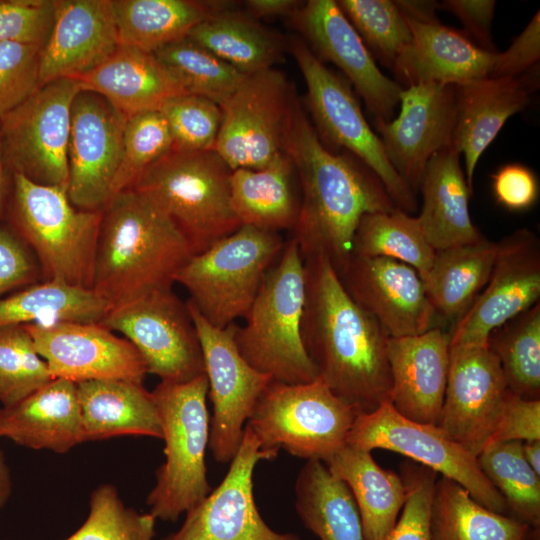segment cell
Returning a JSON list of instances; mask_svg holds the SVG:
<instances>
[{
  "label": "cell",
  "mask_w": 540,
  "mask_h": 540,
  "mask_svg": "<svg viewBox=\"0 0 540 540\" xmlns=\"http://www.w3.org/2000/svg\"><path fill=\"white\" fill-rule=\"evenodd\" d=\"M305 303L301 335L317 378L358 414L389 402L390 336L344 288L323 256L304 260Z\"/></svg>",
  "instance_id": "cell-1"
},
{
  "label": "cell",
  "mask_w": 540,
  "mask_h": 540,
  "mask_svg": "<svg viewBox=\"0 0 540 540\" xmlns=\"http://www.w3.org/2000/svg\"><path fill=\"white\" fill-rule=\"evenodd\" d=\"M283 151L292 159L300 208L292 239L303 259L326 257L339 272L352 256L360 219L396 205L378 176L352 154L332 152L320 141L298 99Z\"/></svg>",
  "instance_id": "cell-2"
},
{
  "label": "cell",
  "mask_w": 540,
  "mask_h": 540,
  "mask_svg": "<svg viewBox=\"0 0 540 540\" xmlns=\"http://www.w3.org/2000/svg\"><path fill=\"white\" fill-rule=\"evenodd\" d=\"M193 252L180 230L149 197L130 187L102 209L92 289L111 307L172 289Z\"/></svg>",
  "instance_id": "cell-3"
},
{
  "label": "cell",
  "mask_w": 540,
  "mask_h": 540,
  "mask_svg": "<svg viewBox=\"0 0 540 540\" xmlns=\"http://www.w3.org/2000/svg\"><path fill=\"white\" fill-rule=\"evenodd\" d=\"M10 227L34 255L43 280L92 289L101 211L76 208L67 190L11 174Z\"/></svg>",
  "instance_id": "cell-4"
},
{
  "label": "cell",
  "mask_w": 540,
  "mask_h": 540,
  "mask_svg": "<svg viewBox=\"0 0 540 540\" xmlns=\"http://www.w3.org/2000/svg\"><path fill=\"white\" fill-rule=\"evenodd\" d=\"M304 303V259L291 238L264 276L245 325L235 331L242 357L275 381L304 384L318 379L302 341Z\"/></svg>",
  "instance_id": "cell-5"
},
{
  "label": "cell",
  "mask_w": 540,
  "mask_h": 540,
  "mask_svg": "<svg viewBox=\"0 0 540 540\" xmlns=\"http://www.w3.org/2000/svg\"><path fill=\"white\" fill-rule=\"evenodd\" d=\"M231 174L215 150L172 148L144 170L132 188L167 214L194 255L241 226L231 205Z\"/></svg>",
  "instance_id": "cell-6"
},
{
  "label": "cell",
  "mask_w": 540,
  "mask_h": 540,
  "mask_svg": "<svg viewBox=\"0 0 540 540\" xmlns=\"http://www.w3.org/2000/svg\"><path fill=\"white\" fill-rule=\"evenodd\" d=\"M152 394L161 418L165 461L155 471L146 504L156 519L175 522L212 491L205 461L210 436L207 377L160 382Z\"/></svg>",
  "instance_id": "cell-7"
},
{
  "label": "cell",
  "mask_w": 540,
  "mask_h": 540,
  "mask_svg": "<svg viewBox=\"0 0 540 540\" xmlns=\"http://www.w3.org/2000/svg\"><path fill=\"white\" fill-rule=\"evenodd\" d=\"M284 245L277 232L241 225L192 255L175 283L188 290L189 300L210 324L225 328L245 316Z\"/></svg>",
  "instance_id": "cell-8"
},
{
  "label": "cell",
  "mask_w": 540,
  "mask_h": 540,
  "mask_svg": "<svg viewBox=\"0 0 540 540\" xmlns=\"http://www.w3.org/2000/svg\"><path fill=\"white\" fill-rule=\"evenodd\" d=\"M358 412L319 379L304 384L272 380L245 426L265 450H285L325 462L346 444Z\"/></svg>",
  "instance_id": "cell-9"
},
{
  "label": "cell",
  "mask_w": 540,
  "mask_h": 540,
  "mask_svg": "<svg viewBox=\"0 0 540 540\" xmlns=\"http://www.w3.org/2000/svg\"><path fill=\"white\" fill-rule=\"evenodd\" d=\"M289 50L305 80L306 104L322 144L332 152L342 148L358 158L378 176L397 208L415 212L416 193L392 167L350 83L326 67L301 37H291Z\"/></svg>",
  "instance_id": "cell-10"
},
{
  "label": "cell",
  "mask_w": 540,
  "mask_h": 540,
  "mask_svg": "<svg viewBox=\"0 0 540 540\" xmlns=\"http://www.w3.org/2000/svg\"><path fill=\"white\" fill-rule=\"evenodd\" d=\"M80 90L75 78L48 82L0 118V142L11 174L67 190L71 110Z\"/></svg>",
  "instance_id": "cell-11"
},
{
  "label": "cell",
  "mask_w": 540,
  "mask_h": 540,
  "mask_svg": "<svg viewBox=\"0 0 540 540\" xmlns=\"http://www.w3.org/2000/svg\"><path fill=\"white\" fill-rule=\"evenodd\" d=\"M346 443L369 451L385 449L404 455L461 485L482 506L505 514L508 506L482 472L477 457L438 425L422 424L400 415L385 402L356 416Z\"/></svg>",
  "instance_id": "cell-12"
},
{
  "label": "cell",
  "mask_w": 540,
  "mask_h": 540,
  "mask_svg": "<svg viewBox=\"0 0 540 540\" xmlns=\"http://www.w3.org/2000/svg\"><path fill=\"white\" fill-rule=\"evenodd\" d=\"M100 324L123 334L141 355L147 373L161 382L184 383L205 374L189 308L172 289L113 307Z\"/></svg>",
  "instance_id": "cell-13"
},
{
  "label": "cell",
  "mask_w": 540,
  "mask_h": 540,
  "mask_svg": "<svg viewBox=\"0 0 540 540\" xmlns=\"http://www.w3.org/2000/svg\"><path fill=\"white\" fill-rule=\"evenodd\" d=\"M297 101L293 85L274 67L247 75L220 105L214 150L232 170L266 166L283 151Z\"/></svg>",
  "instance_id": "cell-14"
},
{
  "label": "cell",
  "mask_w": 540,
  "mask_h": 540,
  "mask_svg": "<svg viewBox=\"0 0 540 540\" xmlns=\"http://www.w3.org/2000/svg\"><path fill=\"white\" fill-rule=\"evenodd\" d=\"M186 303L200 340L213 405L209 448L218 463L227 464L239 449L257 400L273 379L242 357L235 341V323L214 327L190 300Z\"/></svg>",
  "instance_id": "cell-15"
},
{
  "label": "cell",
  "mask_w": 540,
  "mask_h": 540,
  "mask_svg": "<svg viewBox=\"0 0 540 540\" xmlns=\"http://www.w3.org/2000/svg\"><path fill=\"white\" fill-rule=\"evenodd\" d=\"M278 451L262 449L245 426L241 444L222 482L185 513L181 527L160 540H300L273 530L261 517L254 499L253 474L261 460Z\"/></svg>",
  "instance_id": "cell-16"
},
{
  "label": "cell",
  "mask_w": 540,
  "mask_h": 540,
  "mask_svg": "<svg viewBox=\"0 0 540 540\" xmlns=\"http://www.w3.org/2000/svg\"><path fill=\"white\" fill-rule=\"evenodd\" d=\"M290 18L315 56L343 72L364 100L375 123L390 121L403 87L381 72L337 2L306 1Z\"/></svg>",
  "instance_id": "cell-17"
},
{
  "label": "cell",
  "mask_w": 540,
  "mask_h": 540,
  "mask_svg": "<svg viewBox=\"0 0 540 540\" xmlns=\"http://www.w3.org/2000/svg\"><path fill=\"white\" fill-rule=\"evenodd\" d=\"M126 120L94 92L80 90L74 98L67 195L76 208L101 211L112 197L122 158Z\"/></svg>",
  "instance_id": "cell-18"
},
{
  "label": "cell",
  "mask_w": 540,
  "mask_h": 540,
  "mask_svg": "<svg viewBox=\"0 0 540 540\" xmlns=\"http://www.w3.org/2000/svg\"><path fill=\"white\" fill-rule=\"evenodd\" d=\"M507 391L499 359L488 343L450 346L437 425L477 457L490 441Z\"/></svg>",
  "instance_id": "cell-19"
},
{
  "label": "cell",
  "mask_w": 540,
  "mask_h": 540,
  "mask_svg": "<svg viewBox=\"0 0 540 540\" xmlns=\"http://www.w3.org/2000/svg\"><path fill=\"white\" fill-rule=\"evenodd\" d=\"M540 242L528 229H518L498 242L485 287L456 321L450 346L487 344L490 333L539 302Z\"/></svg>",
  "instance_id": "cell-20"
},
{
  "label": "cell",
  "mask_w": 540,
  "mask_h": 540,
  "mask_svg": "<svg viewBox=\"0 0 540 540\" xmlns=\"http://www.w3.org/2000/svg\"><path fill=\"white\" fill-rule=\"evenodd\" d=\"M400 112L388 122L375 123L392 167L416 193L430 158L452 145L455 86L422 83L403 88Z\"/></svg>",
  "instance_id": "cell-21"
},
{
  "label": "cell",
  "mask_w": 540,
  "mask_h": 540,
  "mask_svg": "<svg viewBox=\"0 0 540 540\" xmlns=\"http://www.w3.org/2000/svg\"><path fill=\"white\" fill-rule=\"evenodd\" d=\"M54 378L74 383L122 379L143 383L145 363L125 338L100 323L25 324Z\"/></svg>",
  "instance_id": "cell-22"
},
{
  "label": "cell",
  "mask_w": 540,
  "mask_h": 540,
  "mask_svg": "<svg viewBox=\"0 0 540 540\" xmlns=\"http://www.w3.org/2000/svg\"><path fill=\"white\" fill-rule=\"evenodd\" d=\"M350 297L390 337L414 336L433 328L437 315L415 269L385 257L352 255L337 272Z\"/></svg>",
  "instance_id": "cell-23"
},
{
  "label": "cell",
  "mask_w": 540,
  "mask_h": 540,
  "mask_svg": "<svg viewBox=\"0 0 540 540\" xmlns=\"http://www.w3.org/2000/svg\"><path fill=\"white\" fill-rule=\"evenodd\" d=\"M119 47L111 0H55L54 21L39 57L40 86L78 79Z\"/></svg>",
  "instance_id": "cell-24"
},
{
  "label": "cell",
  "mask_w": 540,
  "mask_h": 540,
  "mask_svg": "<svg viewBox=\"0 0 540 540\" xmlns=\"http://www.w3.org/2000/svg\"><path fill=\"white\" fill-rule=\"evenodd\" d=\"M387 357L392 407L409 420L437 425L449 370L450 333L433 327L414 336L390 337Z\"/></svg>",
  "instance_id": "cell-25"
},
{
  "label": "cell",
  "mask_w": 540,
  "mask_h": 540,
  "mask_svg": "<svg viewBox=\"0 0 540 540\" xmlns=\"http://www.w3.org/2000/svg\"><path fill=\"white\" fill-rule=\"evenodd\" d=\"M538 65L517 77H487L455 86L452 146L464 156L472 192L476 165L506 121L526 108L539 86Z\"/></svg>",
  "instance_id": "cell-26"
},
{
  "label": "cell",
  "mask_w": 540,
  "mask_h": 540,
  "mask_svg": "<svg viewBox=\"0 0 540 540\" xmlns=\"http://www.w3.org/2000/svg\"><path fill=\"white\" fill-rule=\"evenodd\" d=\"M404 17L412 40L392 69L399 82L407 87L422 83L461 86L490 76L498 52L481 48L464 31L445 26L437 18Z\"/></svg>",
  "instance_id": "cell-27"
},
{
  "label": "cell",
  "mask_w": 540,
  "mask_h": 540,
  "mask_svg": "<svg viewBox=\"0 0 540 540\" xmlns=\"http://www.w3.org/2000/svg\"><path fill=\"white\" fill-rule=\"evenodd\" d=\"M63 454L84 442L76 383L55 378L10 407H0V438Z\"/></svg>",
  "instance_id": "cell-28"
},
{
  "label": "cell",
  "mask_w": 540,
  "mask_h": 540,
  "mask_svg": "<svg viewBox=\"0 0 540 540\" xmlns=\"http://www.w3.org/2000/svg\"><path fill=\"white\" fill-rule=\"evenodd\" d=\"M78 80L81 90L102 96L126 118L160 111L169 100L187 93L154 53L120 45Z\"/></svg>",
  "instance_id": "cell-29"
},
{
  "label": "cell",
  "mask_w": 540,
  "mask_h": 540,
  "mask_svg": "<svg viewBox=\"0 0 540 540\" xmlns=\"http://www.w3.org/2000/svg\"><path fill=\"white\" fill-rule=\"evenodd\" d=\"M419 190L423 202L417 219L435 251L483 238L472 222L468 208L472 192L460 164V153L452 145L430 158Z\"/></svg>",
  "instance_id": "cell-30"
},
{
  "label": "cell",
  "mask_w": 540,
  "mask_h": 540,
  "mask_svg": "<svg viewBox=\"0 0 540 540\" xmlns=\"http://www.w3.org/2000/svg\"><path fill=\"white\" fill-rule=\"evenodd\" d=\"M76 388L84 442L123 435L163 438L157 404L143 384L103 379L78 382Z\"/></svg>",
  "instance_id": "cell-31"
},
{
  "label": "cell",
  "mask_w": 540,
  "mask_h": 540,
  "mask_svg": "<svg viewBox=\"0 0 540 540\" xmlns=\"http://www.w3.org/2000/svg\"><path fill=\"white\" fill-rule=\"evenodd\" d=\"M231 205L241 225L292 230L300 208L295 165L282 151L260 169L237 168L230 180Z\"/></svg>",
  "instance_id": "cell-32"
},
{
  "label": "cell",
  "mask_w": 540,
  "mask_h": 540,
  "mask_svg": "<svg viewBox=\"0 0 540 540\" xmlns=\"http://www.w3.org/2000/svg\"><path fill=\"white\" fill-rule=\"evenodd\" d=\"M324 464L349 488L360 515L363 540H382L394 527L405 502L402 477L380 467L371 451L348 443Z\"/></svg>",
  "instance_id": "cell-33"
},
{
  "label": "cell",
  "mask_w": 540,
  "mask_h": 540,
  "mask_svg": "<svg viewBox=\"0 0 540 540\" xmlns=\"http://www.w3.org/2000/svg\"><path fill=\"white\" fill-rule=\"evenodd\" d=\"M118 42L154 53L186 38L200 22L231 6L228 1L111 0Z\"/></svg>",
  "instance_id": "cell-34"
},
{
  "label": "cell",
  "mask_w": 540,
  "mask_h": 540,
  "mask_svg": "<svg viewBox=\"0 0 540 540\" xmlns=\"http://www.w3.org/2000/svg\"><path fill=\"white\" fill-rule=\"evenodd\" d=\"M187 38L245 75L273 68L285 50L277 33L230 6L197 24Z\"/></svg>",
  "instance_id": "cell-35"
},
{
  "label": "cell",
  "mask_w": 540,
  "mask_h": 540,
  "mask_svg": "<svg viewBox=\"0 0 540 540\" xmlns=\"http://www.w3.org/2000/svg\"><path fill=\"white\" fill-rule=\"evenodd\" d=\"M498 250V242H477L436 251L423 280L437 315L458 321L485 287Z\"/></svg>",
  "instance_id": "cell-36"
},
{
  "label": "cell",
  "mask_w": 540,
  "mask_h": 540,
  "mask_svg": "<svg viewBox=\"0 0 540 540\" xmlns=\"http://www.w3.org/2000/svg\"><path fill=\"white\" fill-rule=\"evenodd\" d=\"M300 521L319 540H363L360 515L347 485L324 462L307 460L295 483Z\"/></svg>",
  "instance_id": "cell-37"
},
{
  "label": "cell",
  "mask_w": 540,
  "mask_h": 540,
  "mask_svg": "<svg viewBox=\"0 0 540 540\" xmlns=\"http://www.w3.org/2000/svg\"><path fill=\"white\" fill-rule=\"evenodd\" d=\"M529 526L487 509L455 481L437 477L430 504V540H524Z\"/></svg>",
  "instance_id": "cell-38"
},
{
  "label": "cell",
  "mask_w": 540,
  "mask_h": 540,
  "mask_svg": "<svg viewBox=\"0 0 540 540\" xmlns=\"http://www.w3.org/2000/svg\"><path fill=\"white\" fill-rule=\"evenodd\" d=\"M111 308L93 289L43 280L0 299V328L63 322L100 323Z\"/></svg>",
  "instance_id": "cell-39"
},
{
  "label": "cell",
  "mask_w": 540,
  "mask_h": 540,
  "mask_svg": "<svg viewBox=\"0 0 540 540\" xmlns=\"http://www.w3.org/2000/svg\"><path fill=\"white\" fill-rule=\"evenodd\" d=\"M352 255L385 257L415 269L422 280L428 275L436 255L417 217L396 208L390 212L364 215L353 238Z\"/></svg>",
  "instance_id": "cell-40"
},
{
  "label": "cell",
  "mask_w": 540,
  "mask_h": 540,
  "mask_svg": "<svg viewBox=\"0 0 540 540\" xmlns=\"http://www.w3.org/2000/svg\"><path fill=\"white\" fill-rule=\"evenodd\" d=\"M488 345L499 359L508 389L539 399L540 303L493 330Z\"/></svg>",
  "instance_id": "cell-41"
},
{
  "label": "cell",
  "mask_w": 540,
  "mask_h": 540,
  "mask_svg": "<svg viewBox=\"0 0 540 540\" xmlns=\"http://www.w3.org/2000/svg\"><path fill=\"white\" fill-rule=\"evenodd\" d=\"M479 466L518 520L540 526V475L527 463L523 442H491L477 456Z\"/></svg>",
  "instance_id": "cell-42"
},
{
  "label": "cell",
  "mask_w": 540,
  "mask_h": 540,
  "mask_svg": "<svg viewBox=\"0 0 540 540\" xmlns=\"http://www.w3.org/2000/svg\"><path fill=\"white\" fill-rule=\"evenodd\" d=\"M154 54L187 93L208 98L219 106L247 76L187 37Z\"/></svg>",
  "instance_id": "cell-43"
},
{
  "label": "cell",
  "mask_w": 540,
  "mask_h": 540,
  "mask_svg": "<svg viewBox=\"0 0 540 540\" xmlns=\"http://www.w3.org/2000/svg\"><path fill=\"white\" fill-rule=\"evenodd\" d=\"M362 41L382 65L392 71L412 40L409 25L391 0L336 1Z\"/></svg>",
  "instance_id": "cell-44"
},
{
  "label": "cell",
  "mask_w": 540,
  "mask_h": 540,
  "mask_svg": "<svg viewBox=\"0 0 540 540\" xmlns=\"http://www.w3.org/2000/svg\"><path fill=\"white\" fill-rule=\"evenodd\" d=\"M55 379L25 325L0 328V403L10 407Z\"/></svg>",
  "instance_id": "cell-45"
},
{
  "label": "cell",
  "mask_w": 540,
  "mask_h": 540,
  "mask_svg": "<svg viewBox=\"0 0 540 540\" xmlns=\"http://www.w3.org/2000/svg\"><path fill=\"white\" fill-rule=\"evenodd\" d=\"M156 520L127 507L114 485L101 484L90 495L86 520L65 540H154Z\"/></svg>",
  "instance_id": "cell-46"
},
{
  "label": "cell",
  "mask_w": 540,
  "mask_h": 540,
  "mask_svg": "<svg viewBox=\"0 0 540 540\" xmlns=\"http://www.w3.org/2000/svg\"><path fill=\"white\" fill-rule=\"evenodd\" d=\"M173 148L168 124L160 111L127 118L121 163L113 184V194L133 186L151 164Z\"/></svg>",
  "instance_id": "cell-47"
},
{
  "label": "cell",
  "mask_w": 540,
  "mask_h": 540,
  "mask_svg": "<svg viewBox=\"0 0 540 540\" xmlns=\"http://www.w3.org/2000/svg\"><path fill=\"white\" fill-rule=\"evenodd\" d=\"M172 139L173 149L183 151L214 150L222 111L214 101L186 93L169 100L161 109Z\"/></svg>",
  "instance_id": "cell-48"
},
{
  "label": "cell",
  "mask_w": 540,
  "mask_h": 540,
  "mask_svg": "<svg viewBox=\"0 0 540 540\" xmlns=\"http://www.w3.org/2000/svg\"><path fill=\"white\" fill-rule=\"evenodd\" d=\"M437 475L420 464L403 466L405 502L394 527L382 540H430L429 513Z\"/></svg>",
  "instance_id": "cell-49"
},
{
  "label": "cell",
  "mask_w": 540,
  "mask_h": 540,
  "mask_svg": "<svg viewBox=\"0 0 540 540\" xmlns=\"http://www.w3.org/2000/svg\"><path fill=\"white\" fill-rule=\"evenodd\" d=\"M40 50L33 44H0V118L40 87Z\"/></svg>",
  "instance_id": "cell-50"
},
{
  "label": "cell",
  "mask_w": 540,
  "mask_h": 540,
  "mask_svg": "<svg viewBox=\"0 0 540 540\" xmlns=\"http://www.w3.org/2000/svg\"><path fill=\"white\" fill-rule=\"evenodd\" d=\"M55 14V0H0V44L25 43L42 47Z\"/></svg>",
  "instance_id": "cell-51"
},
{
  "label": "cell",
  "mask_w": 540,
  "mask_h": 540,
  "mask_svg": "<svg viewBox=\"0 0 540 540\" xmlns=\"http://www.w3.org/2000/svg\"><path fill=\"white\" fill-rule=\"evenodd\" d=\"M540 440V400L528 399L508 389L491 442Z\"/></svg>",
  "instance_id": "cell-52"
},
{
  "label": "cell",
  "mask_w": 540,
  "mask_h": 540,
  "mask_svg": "<svg viewBox=\"0 0 540 540\" xmlns=\"http://www.w3.org/2000/svg\"><path fill=\"white\" fill-rule=\"evenodd\" d=\"M39 265L21 238L9 225H0V296L37 282Z\"/></svg>",
  "instance_id": "cell-53"
},
{
  "label": "cell",
  "mask_w": 540,
  "mask_h": 540,
  "mask_svg": "<svg viewBox=\"0 0 540 540\" xmlns=\"http://www.w3.org/2000/svg\"><path fill=\"white\" fill-rule=\"evenodd\" d=\"M492 190L498 204L510 211H524L538 198V181L531 169L520 163L500 167L491 175Z\"/></svg>",
  "instance_id": "cell-54"
},
{
  "label": "cell",
  "mask_w": 540,
  "mask_h": 540,
  "mask_svg": "<svg viewBox=\"0 0 540 540\" xmlns=\"http://www.w3.org/2000/svg\"><path fill=\"white\" fill-rule=\"evenodd\" d=\"M540 13L534 14L522 33L504 52H498L489 77H517L538 65Z\"/></svg>",
  "instance_id": "cell-55"
},
{
  "label": "cell",
  "mask_w": 540,
  "mask_h": 540,
  "mask_svg": "<svg viewBox=\"0 0 540 540\" xmlns=\"http://www.w3.org/2000/svg\"><path fill=\"white\" fill-rule=\"evenodd\" d=\"M496 1L494 0H445L442 8L454 14L464 26V32L481 48L498 52L491 34Z\"/></svg>",
  "instance_id": "cell-56"
},
{
  "label": "cell",
  "mask_w": 540,
  "mask_h": 540,
  "mask_svg": "<svg viewBox=\"0 0 540 540\" xmlns=\"http://www.w3.org/2000/svg\"><path fill=\"white\" fill-rule=\"evenodd\" d=\"M302 5L295 0H248L247 13L255 19L263 17L292 16Z\"/></svg>",
  "instance_id": "cell-57"
},
{
  "label": "cell",
  "mask_w": 540,
  "mask_h": 540,
  "mask_svg": "<svg viewBox=\"0 0 540 540\" xmlns=\"http://www.w3.org/2000/svg\"><path fill=\"white\" fill-rule=\"evenodd\" d=\"M13 488L10 468L5 455L0 449V509L4 507L11 496Z\"/></svg>",
  "instance_id": "cell-58"
},
{
  "label": "cell",
  "mask_w": 540,
  "mask_h": 540,
  "mask_svg": "<svg viewBox=\"0 0 540 540\" xmlns=\"http://www.w3.org/2000/svg\"><path fill=\"white\" fill-rule=\"evenodd\" d=\"M10 186L11 172L6 166L0 142V214L3 211L7 198L9 197Z\"/></svg>",
  "instance_id": "cell-59"
},
{
  "label": "cell",
  "mask_w": 540,
  "mask_h": 540,
  "mask_svg": "<svg viewBox=\"0 0 540 540\" xmlns=\"http://www.w3.org/2000/svg\"><path fill=\"white\" fill-rule=\"evenodd\" d=\"M523 455L531 468L540 475V440L523 442Z\"/></svg>",
  "instance_id": "cell-60"
}]
</instances>
